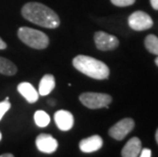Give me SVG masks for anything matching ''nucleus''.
<instances>
[{
  "label": "nucleus",
  "mask_w": 158,
  "mask_h": 157,
  "mask_svg": "<svg viewBox=\"0 0 158 157\" xmlns=\"http://www.w3.org/2000/svg\"><path fill=\"white\" fill-rule=\"evenodd\" d=\"M22 14L27 21L47 29H56L60 25L59 16L54 10L42 3L29 2L22 8Z\"/></svg>",
  "instance_id": "nucleus-1"
},
{
  "label": "nucleus",
  "mask_w": 158,
  "mask_h": 157,
  "mask_svg": "<svg viewBox=\"0 0 158 157\" xmlns=\"http://www.w3.org/2000/svg\"><path fill=\"white\" fill-rule=\"evenodd\" d=\"M73 65L84 75L95 80H106L109 76V68L105 63L87 55H77L73 59Z\"/></svg>",
  "instance_id": "nucleus-2"
},
{
  "label": "nucleus",
  "mask_w": 158,
  "mask_h": 157,
  "mask_svg": "<svg viewBox=\"0 0 158 157\" xmlns=\"http://www.w3.org/2000/svg\"><path fill=\"white\" fill-rule=\"evenodd\" d=\"M18 37L26 45L34 49H45L49 45V38L45 33L28 27L19 28Z\"/></svg>",
  "instance_id": "nucleus-3"
},
{
  "label": "nucleus",
  "mask_w": 158,
  "mask_h": 157,
  "mask_svg": "<svg viewBox=\"0 0 158 157\" xmlns=\"http://www.w3.org/2000/svg\"><path fill=\"white\" fill-rule=\"evenodd\" d=\"M82 104L90 109H99L102 107L109 108V104L112 101L111 96L104 93L86 92L79 97Z\"/></svg>",
  "instance_id": "nucleus-4"
},
{
  "label": "nucleus",
  "mask_w": 158,
  "mask_h": 157,
  "mask_svg": "<svg viewBox=\"0 0 158 157\" xmlns=\"http://www.w3.org/2000/svg\"><path fill=\"white\" fill-rule=\"evenodd\" d=\"M129 26L134 31H146L152 28L153 21L146 12L138 10L129 16Z\"/></svg>",
  "instance_id": "nucleus-5"
},
{
  "label": "nucleus",
  "mask_w": 158,
  "mask_h": 157,
  "mask_svg": "<svg viewBox=\"0 0 158 157\" xmlns=\"http://www.w3.org/2000/svg\"><path fill=\"white\" fill-rule=\"evenodd\" d=\"M134 128H135V122H134V119L130 118H123L118 122H116L114 126H112L109 129L108 134L111 138L117 140V141H122V140H123L133 131Z\"/></svg>",
  "instance_id": "nucleus-6"
},
{
  "label": "nucleus",
  "mask_w": 158,
  "mask_h": 157,
  "mask_svg": "<svg viewBox=\"0 0 158 157\" xmlns=\"http://www.w3.org/2000/svg\"><path fill=\"white\" fill-rule=\"evenodd\" d=\"M94 41H95L96 47L99 50H101V51L113 50L119 45L118 39L115 36L109 35L102 31L95 33V35H94Z\"/></svg>",
  "instance_id": "nucleus-7"
},
{
  "label": "nucleus",
  "mask_w": 158,
  "mask_h": 157,
  "mask_svg": "<svg viewBox=\"0 0 158 157\" xmlns=\"http://www.w3.org/2000/svg\"><path fill=\"white\" fill-rule=\"evenodd\" d=\"M36 146L39 151L51 154V153L55 152L57 150L58 142L51 135H48V134H40L36 138Z\"/></svg>",
  "instance_id": "nucleus-8"
},
{
  "label": "nucleus",
  "mask_w": 158,
  "mask_h": 157,
  "mask_svg": "<svg viewBox=\"0 0 158 157\" xmlns=\"http://www.w3.org/2000/svg\"><path fill=\"white\" fill-rule=\"evenodd\" d=\"M54 121L55 123L60 131H69L73 129V115L72 112L68 111V110H58L54 114Z\"/></svg>",
  "instance_id": "nucleus-9"
},
{
  "label": "nucleus",
  "mask_w": 158,
  "mask_h": 157,
  "mask_svg": "<svg viewBox=\"0 0 158 157\" xmlns=\"http://www.w3.org/2000/svg\"><path fill=\"white\" fill-rule=\"evenodd\" d=\"M103 145V140L99 135L91 136L89 138L83 139L80 142V149L84 153H92L101 148Z\"/></svg>",
  "instance_id": "nucleus-10"
},
{
  "label": "nucleus",
  "mask_w": 158,
  "mask_h": 157,
  "mask_svg": "<svg viewBox=\"0 0 158 157\" xmlns=\"http://www.w3.org/2000/svg\"><path fill=\"white\" fill-rule=\"evenodd\" d=\"M141 149H142V143L138 137H133L127 142V144L122 150V156L123 157H137L139 156Z\"/></svg>",
  "instance_id": "nucleus-11"
},
{
  "label": "nucleus",
  "mask_w": 158,
  "mask_h": 157,
  "mask_svg": "<svg viewBox=\"0 0 158 157\" xmlns=\"http://www.w3.org/2000/svg\"><path fill=\"white\" fill-rule=\"evenodd\" d=\"M18 91L29 103H35L39 99V92L28 82H23L18 86Z\"/></svg>",
  "instance_id": "nucleus-12"
},
{
  "label": "nucleus",
  "mask_w": 158,
  "mask_h": 157,
  "mask_svg": "<svg viewBox=\"0 0 158 157\" xmlns=\"http://www.w3.org/2000/svg\"><path fill=\"white\" fill-rule=\"evenodd\" d=\"M55 88V78L53 75H45L39 83V95L47 96Z\"/></svg>",
  "instance_id": "nucleus-13"
},
{
  "label": "nucleus",
  "mask_w": 158,
  "mask_h": 157,
  "mask_svg": "<svg viewBox=\"0 0 158 157\" xmlns=\"http://www.w3.org/2000/svg\"><path fill=\"white\" fill-rule=\"evenodd\" d=\"M18 72L16 65L7 58L0 56V73L5 76H13Z\"/></svg>",
  "instance_id": "nucleus-14"
},
{
  "label": "nucleus",
  "mask_w": 158,
  "mask_h": 157,
  "mask_svg": "<svg viewBox=\"0 0 158 157\" xmlns=\"http://www.w3.org/2000/svg\"><path fill=\"white\" fill-rule=\"evenodd\" d=\"M34 121L40 128H45L50 123V116L44 110H37L34 114Z\"/></svg>",
  "instance_id": "nucleus-15"
},
{
  "label": "nucleus",
  "mask_w": 158,
  "mask_h": 157,
  "mask_svg": "<svg viewBox=\"0 0 158 157\" xmlns=\"http://www.w3.org/2000/svg\"><path fill=\"white\" fill-rule=\"evenodd\" d=\"M145 47L152 54L158 55V38L155 35H148L145 39Z\"/></svg>",
  "instance_id": "nucleus-16"
},
{
  "label": "nucleus",
  "mask_w": 158,
  "mask_h": 157,
  "mask_svg": "<svg viewBox=\"0 0 158 157\" xmlns=\"http://www.w3.org/2000/svg\"><path fill=\"white\" fill-rule=\"evenodd\" d=\"M113 5L118 6V7H124V6L133 5L136 2V0H110Z\"/></svg>",
  "instance_id": "nucleus-17"
},
{
  "label": "nucleus",
  "mask_w": 158,
  "mask_h": 157,
  "mask_svg": "<svg viewBox=\"0 0 158 157\" xmlns=\"http://www.w3.org/2000/svg\"><path fill=\"white\" fill-rule=\"evenodd\" d=\"M10 108V103L8 102V100H4L3 102H0V121L2 119L3 115L8 111Z\"/></svg>",
  "instance_id": "nucleus-18"
},
{
  "label": "nucleus",
  "mask_w": 158,
  "mask_h": 157,
  "mask_svg": "<svg viewBox=\"0 0 158 157\" xmlns=\"http://www.w3.org/2000/svg\"><path fill=\"white\" fill-rule=\"evenodd\" d=\"M151 155V150L150 149H147V148H145V149H141V152H140V154H139V156H141V157H150Z\"/></svg>",
  "instance_id": "nucleus-19"
},
{
  "label": "nucleus",
  "mask_w": 158,
  "mask_h": 157,
  "mask_svg": "<svg viewBox=\"0 0 158 157\" xmlns=\"http://www.w3.org/2000/svg\"><path fill=\"white\" fill-rule=\"evenodd\" d=\"M150 3L155 10H158V0H150Z\"/></svg>",
  "instance_id": "nucleus-20"
},
{
  "label": "nucleus",
  "mask_w": 158,
  "mask_h": 157,
  "mask_svg": "<svg viewBox=\"0 0 158 157\" xmlns=\"http://www.w3.org/2000/svg\"><path fill=\"white\" fill-rule=\"evenodd\" d=\"M6 47H7V45H6V43L3 41V40L0 38V50H3L5 49Z\"/></svg>",
  "instance_id": "nucleus-21"
},
{
  "label": "nucleus",
  "mask_w": 158,
  "mask_h": 157,
  "mask_svg": "<svg viewBox=\"0 0 158 157\" xmlns=\"http://www.w3.org/2000/svg\"><path fill=\"white\" fill-rule=\"evenodd\" d=\"M0 157H13V154H10V153H5V154H1Z\"/></svg>",
  "instance_id": "nucleus-22"
},
{
  "label": "nucleus",
  "mask_w": 158,
  "mask_h": 157,
  "mask_svg": "<svg viewBox=\"0 0 158 157\" xmlns=\"http://www.w3.org/2000/svg\"><path fill=\"white\" fill-rule=\"evenodd\" d=\"M155 139H156V142H157V144H158V129H157V131L155 133Z\"/></svg>",
  "instance_id": "nucleus-23"
},
{
  "label": "nucleus",
  "mask_w": 158,
  "mask_h": 157,
  "mask_svg": "<svg viewBox=\"0 0 158 157\" xmlns=\"http://www.w3.org/2000/svg\"><path fill=\"white\" fill-rule=\"evenodd\" d=\"M155 63H156V65L158 66V57H157V58L155 59Z\"/></svg>",
  "instance_id": "nucleus-24"
},
{
  "label": "nucleus",
  "mask_w": 158,
  "mask_h": 157,
  "mask_svg": "<svg viewBox=\"0 0 158 157\" xmlns=\"http://www.w3.org/2000/svg\"><path fill=\"white\" fill-rule=\"evenodd\" d=\"M1 139H2V135H1V132H0V141H1Z\"/></svg>",
  "instance_id": "nucleus-25"
}]
</instances>
